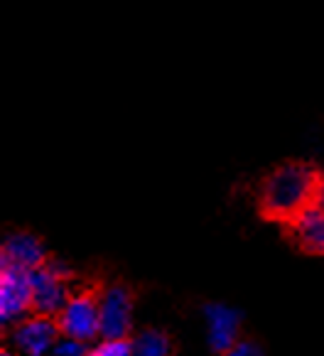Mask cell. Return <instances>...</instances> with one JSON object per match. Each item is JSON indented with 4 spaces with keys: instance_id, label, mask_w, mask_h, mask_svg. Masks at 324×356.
<instances>
[{
    "instance_id": "7a4b0ae2",
    "label": "cell",
    "mask_w": 324,
    "mask_h": 356,
    "mask_svg": "<svg viewBox=\"0 0 324 356\" xmlns=\"http://www.w3.org/2000/svg\"><path fill=\"white\" fill-rule=\"evenodd\" d=\"M99 300H101V288H96V285L72 288V295H69L64 309L54 317L62 339H72L79 341V344L99 339L101 337Z\"/></svg>"
},
{
    "instance_id": "6da1fadb",
    "label": "cell",
    "mask_w": 324,
    "mask_h": 356,
    "mask_svg": "<svg viewBox=\"0 0 324 356\" xmlns=\"http://www.w3.org/2000/svg\"><path fill=\"white\" fill-rule=\"evenodd\" d=\"M324 187V170L307 160H282L256 184V207L263 219L282 229L314 209Z\"/></svg>"
},
{
    "instance_id": "30bf717a",
    "label": "cell",
    "mask_w": 324,
    "mask_h": 356,
    "mask_svg": "<svg viewBox=\"0 0 324 356\" xmlns=\"http://www.w3.org/2000/svg\"><path fill=\"white\" fill-rule=\"evenodd\" d=\"M133 349L136 356H175L177 346L170 332L157 330V327H147L138 337H133Z\"/></svg>"
},
{
    "instance_id": "8fae6325",
    "label": "cell",
    "mask_w": 324,
    "mask_h": 356,
    "mask_svg": "<svg viewBox=\"0 0 324 356\" xmlns=\"http://www.w3.org/2000/svg\"><path fill=\"white\" fill-rule=\"evenodd\" d=\"M86 356H136L133 349V337H123V339H101L94 344Z\"/></svg>"
},
{
    "instance_id": "7c38bea8",
    "label": "cell",
    "mask_w": 324,
    "mask_h": 356,
    "mask_svg": "<svg viewBox=\"0 0 324 356\" xmlns=\"http://www.w3.org/2000/svg\"><path fill=\"white\" fill-rule=\"evenodd\" d=\"M224 356H258V351H256V346L248 344V341H238V344Z\"/></svg>"
},
{
    "instance_id": "3957f363",
    "label": "cell",
    "mask_w": 324,
    "mask_h": 356,
    "mask_svg": "<svg viewBox=\"0 0 324 356\" xmlns=\"http://www.w3.org/2000/svg\"><path fill=\"white\" fill-rule=\"evenodd\" d=\"M32 283V305L30 314L40 317H57L67 305L72 288H69V270L59 261L49 258L42 268L30 273Z\"/></svg>"
},
{
    "instance_id": "4fadbf2b",
    "label": "cell",
    "mask_w": 324,
    "mask_h": 356,
    "mask_svg": "<svg viewBox=\"0 0 324 356\" xmlns=\"http://www.w3.org/2000/svg\"><path fill=\"white\" fill-rule=\"evenodd\" d=\"M317 209L324 211V187H322V194H319V202H317Z\"/></svg>"
},
{
    "instance_id": "277c9868",
    "label": "cell",
    "mask_w": 324,
    "mask_h": 356,
    "mask_svg": "<svg viewBox=\"0 0 324 356\" xmlns=\"http://www.w3.org/2000/svg\"><path fill=\"white\" fill-rule=\"evenodd\" d=\"M101 339H123L131 337L136 290L123 280L101 288Z\"/></svg>"
},
{
    "instance_id": "5bb4252c",
    "label": "cell",
    "mask_w": 324,
    "mask_h": 356,
    "mask_svg": "<svg viewBox=\"0 0 324 356\" xmlns=\"http://www.w3.org/2000/svg\"><path fill=\"white\" fill-rule=\"evenodd\" d=\"M0 356H13V354H8V349H3L0 351Z\"/></svg>"
},
{
    "instance_id": "52a82bcc",
    "label": "cell",
    "mask_w": 324,
    "mask_h": 356,
    "mask_svg": "<svg viewBox=\"0 0 324 356\" xmlns=\"http://www.w3.org/2000/svg\"><path fill=\"white\" fill-rule=\"evenodd\" d=\"M0 258L6 266H15L22 270H37L49 261L44 241L30 229H13L6 234V241L0 248Z\"/></svg>"
},
{
    "instance_id": "ba28073f",
    "label": "cell",
    "mask_w": 324,
    "mask_h": 356,
    "mask_svg": "<svg viewBox=\"0 0 324 356\" xmlns=\"http://www.w3.org/2000/svg\"><path fill=\"white\" fill-rule=\"evenodd\" d=\"M288 238L300 248L302 253L309 256H324V211L322 209H309L307 214L300 216L295 224L285 226Z\"/></svg>"
},
{
    "instance_id": "8992f818",
    "label": "cell",
    "mask_w": 324,
    "mask_h": 356,
    "mask_svg": "<svg viewBox=\"0 0 324 356\" xmlns=\"http://www.w3.org/2000/svg\"><path fill=\"white\" fill-rule=\"evenodd\" d=\"M57 322L52 317H40V314H27L20 322H15L10 330L13 344L20 349L22 356H42L52 349L59 339Z\"/></svg>"
},
{
    "instance_id": "9c48e42d",
    "label": "cell",
    "mask_w": 324,
    "mask_h": 356,
    "mask_svg": "<svg viewBox=\"0 0 324 356\" xmlns=\"http://www.w3.org/2000/svg\"><path fill=\"white\" fill-rule=\"evenodd\" d=\"M211 317V346L221 356L229 354L238 344V320L226 307H209Z\"/></svg>"
},
{
    "instance_id": "5b68a950",
    "label": "cell",
    "mask_w": 324,
    "mask_h": 356,
    "mask_svg": "<svg viewBox=\"0 0 324 356\" xmlns=\"http://www.w3.org/2000/svg\"><path fill=\"white\" fill-rule=\"evenodd\" d=\"M32 305V283L30 270L15 266H0V317L3 322H20L30 314Z\"/></svg>"
}]
</instances>
